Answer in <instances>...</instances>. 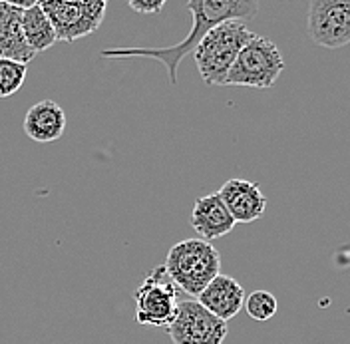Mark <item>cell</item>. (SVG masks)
Listing matches in <instances>:
<instances>
[{"label":"cell","mask_w":350,"mask_h":344,"mask_svg":"<svg viewBox=\"0 0 350 344\" xmlns=\"http://www.w3.org/2000/svg\"><path fill=\"white\" fill-rule=\"evenodd\" d=\"M165 6V0H130V8L137 14H159Z\"/></svg>","instance_id":"obj_17"},{"label":"cell","mask_w":350,"mask_h":344,"mask_svg":"<svg viewBox=\"0 0 350 344\" xmlns=\"http://www.w3.org/2000/svg\"><path fill=\"white\" fill-rule=\"evenodd\" d=\"M217 194L235 223H253L261 219L267 209V197L261 187L247 179L233 177L221 185Z\"/></svg>","instance_id":"obj_9"},{"label":"cell","mask_w":350,"mask_h":344,"mask_svg":"<svg viewBox=\"0 0 350 344\" xmlns=\"http://www.w3.org/2000/svg\"><path fill=\"white\" fill-rule=\"evenodd\" d=\"M245 310L253 321L267 323L271 321L277 310H279V301L273 293L269 291H255L249 297H245Z\"/></svg>","instance_id":"obj_15"},{"label":"cell","mask_w":350,"mask_h":344,"mask_svg":"<svg viewBox=\"0 0 350 344\" xmlns=\"http://www.w3.org/2000/svg\"><path fill=\"white\" fill-rule=\"evenodd\" d=\"M58 42H76L94 34L106 16V0H42L38 2Z\"/></svg>","instance_id":"obj_5"},{"label":"cell","mask_w":350,"mask_h":344,"mask_svg":"<svg viewBox=\"0 0 350 344\" xmlns=\"http://www.w3.org/2000/svg\"><path fill=\"white\" fill-rule=\"evenodd\" d=\"M187 10L193 14V26L185 40L170 48H113V50H104L102 58H131V56L153 58L165 64L170 74V84L175 86L179 62L187 54L196 52V48L209 30H213L223 22H247L255 18L259 12V4L255 0H189Z\"/></svg>","instance_id":"obj_1"},{"label":"cell","mask_w":350,"mask_h":344,"mask_svg":"<svg viewBox=\"0 0 350 344\" xmlns=\"http://www.w3.org/2000/svg\"><path fill=\"white\" fill-rule=\"evenodd\" d=\"M163 267L179 291L197 299L219 275L221 255L203 239H183L170 249Z\"/></svg>","instance_id":"obj_2"},{"label":"cell","mask_w":350,"mask_h":344,"mask_svg":"<svg viewBox=\"0 0 350 344\" xmlns=\"http://www.w3.org/2000/svg\"><path fill=\"white\" fill-rule=\"evenodd\" d=\"M310 40L328 50L350 44V0H312L306 14Z\"/></svg>","instance_id":"obj_8"},{"label":"cell","mask_w":350,"mask_h":344,"mask_svg":"<svg viewBox=\"0 0 350 344\" xmlns=\"http://www.w3.org/2000/svg\"><path fill=\"white\" fill-rule=\"evenodd\" d=\"M22 12L10 0H0V58L28 64L36 54L22 34Z\"/></svg>","instance_id":"obj_12"},{"label":"cell","mask_w":350,"mask_h":344,"mask_svg":"<svg viewBox=\"0 0 350 344\" xmlns=\"http://www.w3.org/2000/svg\"><path fill=\"white\" fill-rule=\"evenodd\" d=\"M22 34H24L26 44L30 46V50L34 54L44 52L58 42L56 32H54L52 24L48 21V16L44 14L38 2L22 12Z\"/></svg>","instance_id":"obj_14"},{"label":"cell","mask_w":350,"mask_h":344,"mask_svg":"<svg viewBox=\"0 0 350 344\" xmlns=\"http://www.w3.org/2000/svg\"><path fill=\"white\" fill-rule=\"evenodd\" d=\"M135 321L144 326L167 328L174 323L179 306V289L170 279L163 265H157L146 275L144 282L137 287L135 295Z\"/></svg>","instance_id":"obj_6"},{"label":"cell","mask_w":350,"mask_h":344,"mask_svg":"<svg viewBox=\"0 0 350 344\" xmlns=\"http://www.w3.org/2000/svg\"><path fill=\"white\" fill-rule=\"evenodd\" d=\"M235 225H237L235 219L227 211L219 194L203 195L193 203L191 227L203 241L211 243L213 239H221L231 233Z\"/></svg>","instance_id":"obj_11"},{"label":"cell","mask_w":350,"mask_h":344,"mask_svg":"<svg viewBox=\"0 0 350 344\" xmlns=\"http://www.w3.org/2000/svg\"><path fill=\"white\" fill-rule=\"evenodd\" d=\"M196 301L201 306H205L211 315H215L217 319L227 323L235 319L241 313V308L245 306V289L241 287L237 279L219 273Z\"/></svg>","instance_id":"obj_10"},{"label":"cell","mask_w":350,"mask_h":344,"mask_svg":"<svg viewBox=\"0 0 350 344\" xmlns=\"http://www.w3.org/2000/svg\"><path fill=\"white\" fill-rule=\"evenodd\" d=\"M253 34L255 32L239 21L223 22L205 34L193 52V60L207 86H225L227 74L237 60L241 48L251 40Z\"/></svg>","instance_id":"obj_3"},{"label":"cell","mask_w":350,"mask_h":344,"mask_svg":"<svg viewBox=\"0 0 350 344\" xmlns=\"http://www.w3.org/2000/svg\"><path fill=\"white\" fill-rule=\"evenodd\" d=\"M284 70V60L279 46L259 34H253L251 40L241 48L237 60L233 62L225 86L271 88Z\"/></svg>","instance_id":"obj_4"},{"label":"cell","mask_w":350,"mask_h":344,"mask_svg":"<svg viewBox=\"0 0 350 344\" xmlns=\"http://www.w3.org/2000/svg\"><path fill=\"white\" fill-rule=\"evenodd\" d=\"M68 118L64 108L52 100H42L26 111L24 131L36 144H52L64 135Z\"/></svg>","instance_id":"obj_13"},{"label":"cell","mask_w":350,"mask_h":344,"mask_svg":"<svg viewBox=\"0 0 350 344\" xmlns=\"http://www.w3.org/2000/svg\"><path fill=\"white\" fill-rule=\"evenodd\" d=\"M167 332L174 344H223L229 328L225 321L189 299L179 301L174 323L167 326Z\"/></svg>","instance_id":"obj_7"},{"label":"cell","mask_w":350,"mask_h":344,"mask_svg":"<svg viewBox=\"0 0 350 344\" xmlns=\"http://www.w3.org/2000/svg\"><path fill=\"white\" fill-rule=\"evenodd\" d=\"M26 74H28L26 64L0 58V100L14 96L24 86Z\"/></svg>","instance_id":"obj_16"}]
</instances>
